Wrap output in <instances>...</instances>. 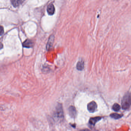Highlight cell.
<instances>
[{"mask_svg":"<svg viewBox=\"0 0 131 131\" xmlns=\"http://www.w3.org/2000/svg\"><path fill=\"white\" fill-rule=\"evenodd\" d=\"M131 94L126 93L123 97L122 100V107L124 110H127L130 108L131 106Z\"/></svg>","mask_w":131,"mask_h":131,"instance_id":"1","label":"cell"},{"mask_svg":"<svg viewBox=\"0 0 131 131\" xmlns=\"http://www.w3.org/2000/svg\"><path fill=\"white\" fill-rule=\"evenodd\" d=\"M54 118L57 120H61L64 118V114L63 110L61 104H58L56 106V110L54 114Z\"/></svg>","mask_w":131,"mask_h":131,"instance_id":"2","label":"cell"},{"mask_svg":"<svg viewBox=\"0 0 131 131\" xmlns=\"http://www.w3.org/2000/svg\"><path fill=\"white\" fill-rule=\"evenodd\" d=\"M87 108L89 112L94 113L97 110V105L95 102L92 101L88 104Z\"/></svg>","mask_w":131,"mask_h":131,"instance_id":"3","label":"cell"},{"mask_svg":"<svg viewBox=\"0 0 131 131\" xmlns=\"http://www.w3.org/2000/svg\"><path fill=\"white\" fill-rule=\"evenodd\" d=\"M68 112L69 115L72 118H76V110L74 106H71L68 109Z\"/></svg>","mask_w":131,"mask_h":131,"instance_id":"4","label":"cell"},{"mask_svg":"<svg viewBox=\"0 0 131 131\" xmlns=\"http://www.w3.org/2000/svg\"><path fill=\"white\" fill-rule=\"evenodd\" d=\"M102 118L100 116H96V117L91 118L90 119L89 121V124L91 126H95L96 124L100 120L102 119Z\"/></svg>","mask_w":131,"mask_h":131,"instance_id":"5","label":"cell"},{"mask_svg":"<svg viewBox=\"0 0 131 131\" xmlns=\"http://www.w3.org/2000/svg\"><path fill=\"white\" fill-rule=\"evenodd\" d=\"M55 8L53 4H49L47 8V12L48 15H53L55 13Z\"/></svg>","mask_w":131,"mask_h":131,"instance_id":"6","label":"cell"},{"mask_svg":"<svg viewBox=\"0 0 131 131\" xmlns=\"http://www.w3.org/2000/svg\"><path fill=\"white\" fill-rule=\"evenodd\" d=\"M24 47L26 48H31L33 46V42L30 40H26L23 44Z\"/></svg>","mask_w":131,"mask_h":131,"instance_id":"7","label":"cell"},{"mask_svg":"<svg viewBox=\"0 0 131 131\" xmlns=\"http://www.w3.org/2000/svg\"><path fill=\"white\" fill-rule=\"evenodd\" d=\"M76 68L78 70L82 71L84 69V63L83 60L79 61L76 65Z\"/></svg>","mask_w":131,"mask_h":131,"instance_id":"8","label":"cell"},{"mask_svg":"<svg viewBox=\"0 0 131 131\" xmlns=\"http://www.w3.org/2000/svg\"><path fill=\"white\" fill-rule=\"evenodd\" d=\"M54 38V36H51L49 38V40H48V44L46 46L47 49H49L52 46L53 44V42Z\"/></svg>","mask_w":131,"mask_h":131,"instance_id":"9","label":"cell"},{"mask_svg":"<svg viewBox=\"0 0 131 131\" xmlns=\"http://www.w3.org/2000/svg\"><path fill=\"white\" fill-rule=\"evenodd\" d=\"M110 116L113 118L118 119L122 118L123 116V114H119L117 113H113L110 115Z\"/></svg>","mask_w":131,"mask_h":131,"instance_id":"10","label":"cell"},{"mask_svg":"<svg viewBox=\"0 0 131 131\" xmlns=\"http://www.w3.org/2000/svg\"><path fill=\"white\" fill-rule=\"evenodd\" d=\"M12 4L14 7H17L21 4L24 1L22 0H12L11 1Z\"/></svg>","mask_w":131,"mask_h":131,"instance_id":"11","label":"cell"},{"mask_svg":"<svg viewBox=\"0 0 131 131\" xmlns=\"http://www.w3.org/2000/svg\"><path fill=\"white\" fill-rule=\"evenodd\" d=\"M121 108V107L119 104H118L115 103L113 105V107H112V109L115 112H118L120 110Z\"/></svg>","mask_w":131,"mask_h":131,"instance_id":"12","label":"cell"},{"mask_svg":"<svg viewBox=\"0 0 131 131\" xmlns=\"http://www.w3.org/2000/svg\"><path fill=\"white\" fill-rule=\"evenodd\" d=\"M4 32V29L3 27L2 26H0V36H2Z\"/></svg>","mask_w":131,"mask_h":131,"instance_id":"13","label":"cell"},{"mask_svg":"<svg viewBox=\"0 0 131 131\" xmlns=\"http://www.w3.org/2000/svg\"><path fill=\"white\" fill-rule=\"evenodd\" d=\"M79 131H90V130L88 129H85Z\"/></svg>","mask_w":131,"mask_h":131,"instance_id":"14","label":"cell"},{"mask_svg":"<svg viewBox=\"0 0 131 131\" xmlns=\"http://www.w3.org/2000/svg\"><path fill=\"white\" fill-rule=\"evenodd\" d=\"M3 47V44L1 43H0V49H2Z\"/></svg>","mask_w":131,"mask_h":131,"instance_id":"15","label":"cell"}]
</instances>
